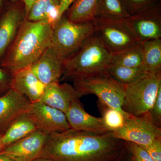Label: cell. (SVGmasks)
Wrapping results in <instances>:
<instances>
[{
  "label": "cell",
  "mask_w": 161,
  "mask_h": 161,
  "mask_svg": "<svg viewBox=\"0 0 161 161\" xmlns=\"http://www.w3.org/2000/svg\"><path fill=\"white\" fill-rule=\"evenodd\" d=\"M82 96L70 84L57 81L46 86L39 101L65 113L72 102Z\"/></svg>",
  "instance_id": "obj_15"
},
{
  "label": "cell",
  "mask_w": 161,
  "mask_h": 161,
  "mask_svg": "<svg viewBox=\"0 0 161 161\" xmlns=\"http://www.w3.org/2000/svg\"><path fill=\"white\" fill-rule=\"evenodd\" d=\"M111 64L130 68L144 67L141 43L113 55Z\"/></svg>",
  "instance_id": "obj_25"
},
{
  "label": "cell",
  "mask_w": 161,
  "mask_h": 161,
  "mask_svg": "<svg viewBox=\"0 0 161 161\" xmlns=\"http://www.w3.org/2000/svg\"><path fill=\"white\" fill-rule=\"evenodd\" d=\"M126 150H127V149H126ZM126 152H125V154H124V156L122 158L121 160V161H133V159H132V156H131V159H130V160L128 161V160H127L126 159L125 154H126Z\"/></svg>",
  "instance_id": "obj_36"
},
{
  "label": "cell",
  "mask_w": 161,
  "mask_h": 161,
  "mask_svg": "<svg viewBox=\"0 0 161 161\" xmlns=\"http://www.w3.org/2000/svg\"><path fill=\"white\" fill-rule=\"evenodd\" d=\"M113 55L96 31L64 60L62 80H73L106 71L112 63Z\"/></svg>",
  "instance_id": "obj_3"
},
{
  "label": "cell",
  "mask_w": 161,
  "mask_h": 161,
  "mask_svg": "<svg viewBox=\"0 0 161 161\" xmlns=\"http://www.w3.org/2000/svg\"><path fill=\"white\" fill-rule=\"evenodd\" d=\"M0 17H1V16H0Z\"/></svg>",
  "instance_id": "obj_38"
},
{
  "label": "cell",
  "mask_w": 161,
  "mask_h": 161,
  "mask_svg": "<svg viewBox=\"0 0 161 161\" xmlns=\"http://www.w3.org/2000/svg\"><path fill=\"white\" fill-rule=\"evenodd\" d=\"M12 75L11 88L25 96L31 103L40 100L46 85L36 77L31 67L20 70Z\"/></svg>",
  "instance_id": "obj_17"
},
{
  "label": "cell",
  "mask_w": 161,
  "mask_h": 161,
  "mask_svg": "<svg viewBox=\"0 0 161 161\" xmlns=\"http://www.w3.org/2000/svg\"><path fill=\"white\" fill-rule=\"evenodd\" d=\"M161 86V73H146L126 86L122 108L136 116L147 114L152 107Z\"/></svg>",
  "instance_id": "obj_6"
},
{
  "label": "cell",
  "mask_w": 161,
  "mask_h": 161,
  "mask_svg": "<svg viewBox=\"0 0 161 161\" xmlns=\"http://www.w3.org/2000/svg\"><path fill=\"white\" fill-rule=\"evenodd\" d=\"M112 132L115 138L142 147L161 139V128L153 122L148 113L139 116L130 114L123 127Z\"/></svg>",
  "instance_id": "obj_8"
},
{
  "label": "cell",
  "mask_w": 161,
  "mask_h": 161,
  "mask_svg": "<svg viewBox=\"0 0 161 161\" xmlns=\"http://www.w3.org/2000/svg\"><path fill=\"white\" fill-rule=\"evenodd\" d=\"M109 74L118 82L128 86L147 73L143 67L130 68L111 64L107 69Z\"/></svg>",
  "instance_id": "obj_23"
},
{
  "label": "cell",
  "mask_w": 161,
  "mask_h": 161,
  "mask_svg": "<svg viewBox=\"0 0 161 161\" xmlns=\"http://www.w3.org/2000/svg\"><path fill=\"white\" fill-rule=\"evenodd\" d=\"M31 103L12 88L0 97V135L4 134L18 117L27 113Z\"/></svg>",
  "instance_id": "obj_14"
},
{
  "label": "cell",
  "mask_w": 161,
  "mask_h": 161,
  "mask_svg": "<svg viewBox=\"0 0 161 161\" xmlns=\"http://www.w3.org/2000/svg\"><path fill=\"white\" fill-rule=\"evenodd\" d=\"M12 2H19L20 0H10ZM5 0H0V16L2 15L3 13L4 12V3Z\"/></svg>",
  "instance_id": "obj_34"
},
{
  "label": "cell",
  "mask_w": 161,
  "mask_h": 161,
  "mask_svg": "<svg viewBox=\"0 0 161 161\" xmlns=\"http://www.w3.org/2000/svg\"><path fill=\"white\" fill-rule=\"evenodd\" d=\"M142 147L147 150L154 161H161V139L154 141L146 147Z\"/></svg>",
  "instance_id": "obj_30"
},
{
  "label": "cell",
  "mask_w": 161,
  "mask_h": 161,
  "mask_svg": "<svg viewBox=\"0 0 161 161\" xmlns=\"http://www.w3.org/2000/svg\"><path fill=\"white\" fill-rule=\"evenodd\" d=\"M31 69L45 85L60 81L64 69V60L50 45L33 64Z\"/></svg>",
  "instance_id": "obj_13"
},
{
  "label": "cell",
  "mask_w": 161,
  "mask_h": 161,
  "mask_svg": "<svg viewBox=\"0 0 161 161\" xmlns=\"http://www.w3.org/2000/svg\"><path fill=\"white\" fill-rule=\"evenodd\" d=\"M130 16L161 3V0H122Z\"/></svg>",
  "instance_id": "obj_26"
},
{
  "label": "cell",
  "mask_w": 161,
  "mask_h": 161,
  "mask_svg": "<svg viewBox=\"0 0 161 161\" xmlns=\"http://www.w3.org/2000/svg\"><path fill=\"white\" fill-rule=\"evenodd\" d=\"M12 78L11 74L0 68V97L11 88Z\"/></svg>",
  "instance_id": "obj_29"
},
{
  "label": "cell",
  "mask_w": 161,
  "mask_h": 161,
  "mask_svg": "<svg viewBox=\"0 0 161 161\" xmlns=\"http://www.w3.org/2000/svg\"><path fill=\"white\" fill-rule=\"evenodd\" d=\"M96 31L93 21L74 23L63 14L54 26L51 45L64 61Z\"/></svg>",
  "instance_id": "obj_4"
},
{
  "label": "cell",
  "mask_w": 161,
  "mask_h": 161,
  "mask_svg": "<svg viewBox=\"0 0 161 161\" xmlns=\"http://www.w3.org/2000/svg\"><path fill=\"white\" fill-rule=\"evenodd\" d=\"M37 130L34 123L27 113L21 115L12 123L2 135L1 142L3 149Z\"/></svg>",
  "instance_id": "obj_19"
},
{
  "label": "cell",
  "mask_w": 161,
  "mask_h": 161,
  "mask_svg": "<svg viewBox=\"0 0 161 161\" xmlns=\"http://www.w3.org/2000/svg\"><path fill=\"white\" fill-rule=\"evenodd\" d=\"M98 0H75L68 9L66 17L75 23L93 21L96 17Z\"/></svg>",
  "instance_id": "obj_21"
},
{
  "label": "cell",
  "mask_w": 161,
  "mask_h": 161,
  "mask_svg": "<svg viewBox=\"0 0 161 161\" xmlns=\"http://www.w3.org/2000/svg\"><path fill=\"white\" fill-rule=\"evenodd\" d=\"M130 17L122 0H98L95 18L125 19Z\"/></svg>",
  "instance_id": "obj_22"
},
{
  "label": "cell",
  "mask_w": 161,
  "mask_h": 161,
  "mask_svg": "<svg viewBox=\"0 0 161 161\" xmlns=\"http://www.w3.org/2000/svg\"><path fill=\"white\" fill-rule=\"evenodd\" d=\"M143 66L147 73H161V39L141 43Z\"/></svg>",
  "instance_id": "obj_20"
},
{
  "label": "cell",
  "mask_w": 161,
  "mask_h": 161,
  "mask_svg": "<svg viewBox=\"0 0 161 161\" xmlns=\"http://www.w3.org/2000/svg\"><path fill=\"white\" fill-rule=\"evenodd\" d=\"M3 134L0 135V151H1L3 149V146H2V142H1V138H2V135Z\"/></svg>",
  "instance_id": "obj_37"
},
{
  "label": "cell",
  "mask_w": 161,
  "mask_h": 161,
  "mask_svg": "<svg viewBox=\"0 0 161 161\" xmlns=\"http://www.w3.org/2000/svg\"><path fill=\"white\" fill-rule=\"evenodd\" d=\"M73 81L75 89L82 95L94 94L101 102L125 112L122 107L126 86L116 81L107 71Z\"/></svg>",
  "instance_id": "obj_5"
},
{
  "label": "cell",
  "mask_w": 161,
  "mask_h": 161,
  "mask_svg": "<svg viewBox=\"0 0 161 161\" xmlns=\"http://www.w3.org/2000/svg\"><path fill=\"white\" fill-rule=\"evenodd\" d=\"M33 161H54L51 159L44 158H39L36 159Z\"/></svg>",
  "instance_id": "obj_35"
},
{
  "label": "cell",
  "mask_w": 161,
  "mask_h": 161,
  "mask_svg": "<svg viewBox=\"0 0 161 161\" xmlns=\"http://www.w3.org/2000/svg\"><path fill=\"white\" fill-rule=\"evenodd\" d=\"M26 113L37 130L47 135L71 129L64 112L40 101L31 103Z\"/></svg>",
  "instance_id": "obj_9"
},
{
  "label": "cell",
  "mask_w": 161,
  "mask_h": 161,
  "mask_svg": "<svg viewBox=\"0 0 161 161\" xmlns=\"http://www.w3.org/2000/svg\"><path fill=\"white\" fill-rule=\"evenodd\" d=\"M65 114L72 130L98 134L108 132L101 117L92 116L86 112L80 103V99L72 102Z\"/></svg>",
  "instance_id": "obj_16"
},
{
  "label": "cell",
  "mask_w": 161,
  "mask_h": 161,
  "mask_svg": "<svg viewBox=\"0 0 161 161\" xmlns=\"http://www.w3.org/2000/svg\"><path fill=\"white\" fill-rule=\"evenodd\" d=\"M22 1L9 6L0 17V61L13 42L20 26L26 19Z\"/></svg>",
  "instance_id": "obj_12"
},
{
  "label": "cell",
  "mask_w": 161,
  "mask_h": 161,
  "mask_svg": "<svg viewBox=\"0 0 161 161\" xmlns=\"http://www.w3.org/2000/svg\"><path fill=\"white\" fill-rule=\"evenodd\" d=\"M61 0H36L26 15L31 22L46 20L54 26L59 19V6Z\"/></svg>",
  "instance_id": "obj_18"
},
{
  "label": "cell",
  "mask_w": 161,
  "mask_h": 161,
  "mask_svg": "<svg viewBox=\"0 0 161 161\" xmlns=\"http://www.w3.org/2000/svg\"><path fill=\"white\" fill-rule=\"evenodd\" d=\"M48 136L37 130L0 151L15 161H33L40 158Z\"/></svg>",
  "instance_id": "obj_11"
},
{
  "label": "cell",
  "mask_w": 161,
  "mask_h": 161,
  "mask_svg": "<svg viewBox=\"0 0 161 161\" xmlns=\"http://www.w3.org/2000/svg\"><path fill=\"white\" fill-rule=\"evenodd\" d=\"M75 0H61L59 6V14L60 18L67 11Z\"/></svg>",
  "instance_id": "obj_31"
},
{
  "label": "cell",
  "mask_w": 161,
  "mask_h": 161,
  "mask_svg": "<svg viewBox=\"0 0 161 161\" xmlns=\"http://www.w3.org/2000/svg\"><path fill=\"white\" fill-rule=\"evenodd\" d=\"M126 21L141 43L161 39V3L130 16Z\"/></svg>",
  "instance_id": "obj_10"
},
{
  "label": "cell",
  "mask_w": 161,
  "mask_h": 161,
  "mask_svg": "<svg viewBox=\"0 0 161 161\" xmlns=\"http://www.w3.org/2000/svg\"><path fill=\"white\" fill-rule=\"evenodd\" d=\"M98 107L101 112L104 125L108 132L117 131L124 125L129 115L125 112H121L107 106L98 101Z\"/></svg>",
  "instance_id": "obj_24"
},
{
  "label": "cell",
  "mask_w": 161,
  "mask_h": 161,
  "mask_svg": "<svg viewBox=\"0 0 161 161\" xmlns=\"http://www.w3.org/2000/svg\"><path fill=\"white\" fill-rule=\"evenodd\" d=\"M148 113L153 122L161 128V86L158 92L155 101Z\"/></svg>",
  "instance_id": "obj_28"
},
{
  "label": "cell",
  "mask_w": 161,
  "mask_h": 161,
  "mask_svg": "<svg viewBox=\"0 0 161 161\" xmlns=\"http://www.w3.org/2000/svg\"><path fill=\"white\" fill-rule=\"evenodd\" d=\"M125 142L112 132L98 134L69 129L48 136L41 158L54 161H120Z\"/></svg>",
  "instance_id": "obj_1"
},
{
  "label": "cell",
  "mask_w": 161,
  "mask_h": 161,
  "mask_svg": "<svg viewBox=\"0 0 161 161\" xmlns=\"http://www.w3.org/2000/svg\"><path fill=\"white\" fill-rule=\"evenodd\" d=\"M0 161H15L11 158L6 155L0 153Z\"/></svg>",
  "instance_id": "obj_33"
},
{
  "label": "cell",
  "mask_w": 161,
  "mask_h": 161,
  "mask_svg": "<svg viewBox=\"0 0 161 161\" xmlns=\"http://www.w3.org/2000/svg\"><path fill=\"white\" fill-rule=\"evenodd\" d=\"M104 44L113 55L141 43L125 19L95 18L93 20Z\"/></svg>",
  "instance_id": "obj_7"
},
{
  "label": "cell",
  "mask_w": 161,
  "mask_h": 161,
  "mask_svg": "<svg viewBox=\"0 0 161 161\" xmlns=\"http://www.w3.org/2000/svg\"><path fill=\"white\" fill-rule=\"evenodd\" d=\"M35 1L36 0H21V1L23 2V4H24V6H25L26 16L28 13L29 12L32 5H33Z\"/></svg>",
  "instance_id": "obj_32"
},
{
  "label": "cell",
  "mask_w": 161,
  "mask_h": 161,
  "mask_svg": "<svg viewBox=\"0 0 161 161\" xmlns=\"http://www.w3.org/2000/svg\"><path fill=\"white\" fill-rule=\"evenodd\" d=\"M127 149L133 161H154L143 147L133 143L125 142Z\"/></svg>",
  "instance_id": "obj_27"
},
{
  "label": "cell",
  "mask_w": 161,
  "mask_h": 161,
  "mask_svg": "<svg viewBox=\"0 0 161 161\" xmlns=\"http://www.w3.org/2000/svg\"><path fill=\"white\" fill-rule=\"evenodd\" d=\"M53 29L46 20L25 19L1 60V68L12 75L31 66L51 44Z\"/></svg>",
  "instance_id": "obj_2"
}]
</instances>
